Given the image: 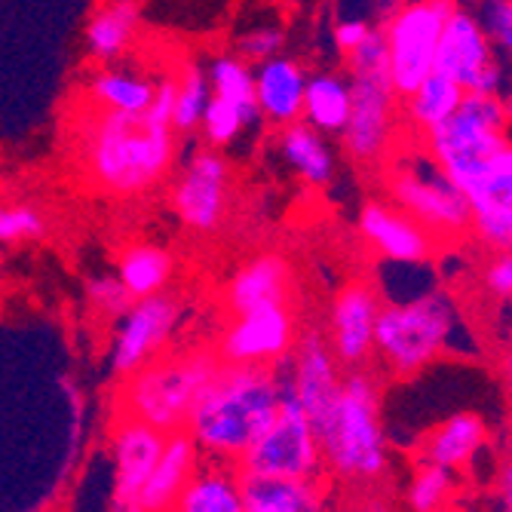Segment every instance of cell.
Instances as JSON below:
<instances>
[{
  "mask_svg": "<svg viewBox=\"0 0 512 512\" xmlns=\"http://www.w3.org/2000/svg\"><path fill=\"white\" fill-rule=\"evenodd\" d=\"M384 301L365 283L344 286L329 310V344L341 368H365L375 359V329Z\"/></svg>",
  "mask_w": 512,
  "mask_h": 512,
  "instance_id": "obj_16",
  "label": "cell"
},
{
  "mask_svg": "<svg viewBox=\"0 0 512 512\" xmlns=\"http://www.w3.org/2000/svg\"><path fill=\"white\" fill-rule=\"evenodd\" d=\"M457 80L467 92H491L503 96L509 89L506 83V65L494 53L488 34L482 31L476 13L454 7L442 28V40L436 50V68Z\"/></svg>",
  "mask_w": 512,
  "mask_h": 512,
  "instance_id": "obj_13",
  "label": "cell"
},
{
  "mask_svg": "<svg viewBox=\"0 0 512 512\" xmlns=\"http://www.w3.org/2000/svg\"><path fill=\"white\" fill-rule=\"evenodd\" d=\"M482 283L494 298L509 301L512 298V252H497L485 270H482Z\"/></svg>",
  "mask_w": 512,
  "mask_h": 512,
  "instance_id": "obj_39",
  "label": "cell"
},
{
  "mask_svg": "<svg viewBox=\"0 0 512 512\" xmlns=\"http://www.w3.org/2000/svg\"><path fill=\"white\" fill-rule=\"evenodd\" d=\"M476 19L488 34L494 53L503 62H512V0H482Z\"/></svg>",
  "mask_w": 512,
  "mask_h": 512,
  "instance_id": "obj_37",
  "label": "cell"
},
{
  "mask_svg": "<svg viewBox=\"0 0 512 512\" xmlns=\"http://www.w3.org/2000/svg\"><path fill=\"white\" fill-rule=\"evenodd\" d=\"M175 80L178 86H175V105H172V129L188 135L200 129L203 111L212 99V83H209V71L200 65H188Z\"/></svg>",
  "mask_w": 512,
  "mask_h": 512,
  "instance_id": "obj_33",
  "label": "cell"
},
{
  "mask_svg": "<svg viewBox=\"0 0 512 512\" xmlns=\"http://www.w3.org/2000/svg\"><path fill=\"white\" fill-rule=\"evenodd\" d=\"M276 154L283 157V163L307 184V188H329L335 181L338 157H335V148L329 145V135H322L304 120L279 126Z\"/></svg>",
  "mask_w": 512,
  "mask_h": 512,
  "instance_id": "obj_24",
  "label": "cell"
},
{
  "mask_svg": "<svg viewBox=\"0 0 512 512\" xmlns=\"http://www.w3.org/2000/svg\"><path fill=\"white\" fill-rule=\"evenodd\" d=\"M243 512H319L325 509V488L319 479L270 476L240 470Z\"/></svg>",
  "mask_w": 512,
  "mask_h": 512,
  "instance_id": "obj_22",
  "label": "cell"
},
{
  "mask_svg": "<svg viewBox=\"0 0 512 512\" xmlns=\"http://www.w3.org/2000/svg\"><path fill=\"white\" fill-rule=\"evenodd\" d=\"M497 506L512 512V457L500 467L497 473Z\"/></svg>",
  "mask_w": 512,
  "mask_h": 512,
  "instance_id": "obj_41",
  "label": "cell"
},
{
  "mask_svg": "<svg viewBox=\"0 0 512 512\" xmlns=\"http://www.w3.org/2000/svg\"><path fill=\"white\" fill-rule=\"evenodd\" d=\"M503 378H506V384H509V390H512V356H509L506 365H503Z\"/></svg>",
  "mask_w": 512,
  "mask_h": 512,
  "instance_id": "obj_43",
  "label": "cell"
},
{
  "mask_svg": "<svg viewBox=\"0 0 512 512\" xmlns=\"http://www.w3.org/2000/svg\"><path fill=\"white\" fill-rule=\"evenodd\" d=\"M218 365V353L209 350L154 356L138 371H132L129 378H123V414L138 417L160 433L184 430L197 396L203 393Z\"/></svg>",
  "mask_w": 512,
  "mask_h": 512,
  "instance_id": "obj_6",
  "label": "cell"
},
{
  "mask_svg": "<svg viewBox=\"0 0 512 512\" xmlns=\"http://www.w3.org/2000/svg\"><path fill=\"white\" fill-rule=\"evenodd\" d=\"M295 347V319L286 304H270L237 313L218 344L221 362L237 365H276Z\"/></svg>",
  "mask_w": 512,
  "mask_h": 512,
  "instance_id": "obj_14",
  "label": "cell"
},
{
  "mask_svg": "<svg viewBox=\"0 0 512 512\" xmlns=\"http://www.w3.org/2000/svg\"><path fill=\"white\" fill-rule=\"evenodd\" d=\"M344 62L353 86V108L347 129L341 132V145L356 163H378L393 148L396 105L402 99L390 77V53L381 25H375Z\"/></svg>",
  "mask_w": 512,
  "mask_h": 512,
  "instance_id": "obj_5",
  "label": "cell"
},
{
  "mask_svg": "<svg viewBox=\"0 0 512 512\" xmlns=\"http://www.w3.org/2000/svg\"><path fill=\"white\" fill-rule=\"evenodd\" d=\"M304 86L307 71L298 59L279 53L255 65V102L261 120L273 126H289L301 120L304 111Z\"/></svg>",
  "mask_w": 512,
  "mask_h": 512,
  "instance_id": "obj_20",
  "label": "cell"
},
{
  "mask_svg": "<svg viewBox=\"0 0 512 512\" xmlns=\"http://www.w3.org/2000/svg\"><path fill=\"white\" fill-rule=\"evenodd\" d=\"M197 467H200V448L188 436V430L166 433V442H163L157 467H154L148 485L142 488V497H138V512H166V509H175L184 485L191 482Z\"/></svg>",
  "mask_w": 512,
  "mask_h": 512,
  "instance_id": "obj_21",
  "label": "cell"
},
{
  "mask_svg": "<svg viewBox=\"0 0 512 512\" xmlns=\"http://www.w3.org/2000/svg\"><path fill=\"white\" fill-rule=\"evenodd\" d=\"M142 25V0H102L83 25V43L89 59L114 65L132 46Z\"/></svg>",
  "mask_w": 512,
  "mask_h": 512,
  "instance_id": "obj_23",
  "label": "cell"
},
{
  "mask_svg": "<svg viewBox=\"0 0 512 512\" xmlns=\"http://www.w3.org/2000/svg\"><path fill=\"white\" fill-rule=\"evenodd\" d=\"M463 316L448 289L436 286L411 301H387L378 313L375 356L396 378L421 375L448 350H457Z\"/></svg>",
  "mask_w": 512,
  "mask_h": 512,
  "instance_id": "obj_4",
  "label": "cell"
},
{
  "mask_svg": "<svg viewBox=\"0 0 512 512\" xmlns=\"http://www.w3.org/2000/svg\"><path fill=\"white\" fill-rule=\"evenodd\" d=\"M485 442H488V424L482 421V414L457 411V414H448L427 436L424 460H433L454 473H463L473 467V460L482 454Z\"/></svg>",
  "mask_w": 512,
  "mask_h": 512,
  "instance_id": "obj_25",
  "label": "cell"
},
{
  "mask_svg": "<svg viewBox=\"0 0 512 512\" xmlns=\"http://www.w3.org/2000/svg\"><path fill=\"white\" fill-rule=\"evenodd\" d=\"M350 108H353L350 74H341V71L307 74L304 111H301L304 123H310L313 129H319L329 138H341V132L347 129V120H350Z\"/></svg>",
  "mask_w": 512,
  "mask_h": 512,
  "instance_id": "obj_26",
  "label": "cell"
},
{
  "mask_svg": "<svg viewBox=\"0 0 512 512\" xmlns=\"http://www.w3.org/2000/svg\"><path fill=\"white\" fill-rule=\"evenodd\" d=\"M283 399L273 365L221 362L188 414V436L200 454L221 463H240L255 439L270 427Z\"/></svg>",
  "mask_w": 512,
  "mask_h": 512,
  "instance_id": "obj_2",
  "label": "cell"
},
{
  "mask_svg": "<svg viewBox=\"0 0 512 512\" xmlns=\"http://www.w3.org/2000/svg\"><path fill=\"white\" fill-rule=\"evenodd\" d=\"M503 105H506V114H509V123H512V86L503 92Z\"/></svg>",
  "mask_w": 512,
  "mask_h": 512,
  "instance_id": "obj_42",
  "label": "cell"
},
{
  "mask_svg": "<svg viewBox=\"0 0 512 512\" xmlns=\"http://www.w3.org/2000/svg\"><path fill=\"white\" fill-rule=\"evenodd\" d=\"M322 470L347 488L371 491L390 473V445L381 417V387L365 368H350L329 411L313 424Z\"/></svg>",
  "mask_w": 512,
  "mask_h": 512,
  "instance_id": "obj_3",
  "label": "cell"
},
{
  "mask_svg": "<svg viewBox=\"0 0 512 512\" xmlns=\"http://www.w3.org/2000/svg\"><path fill=\"white\" fill-rule=\"evenodd\" d=\"M289 292H292L289 261L276 252H264L237 267V273L227 283L224 301L227 310L237 316L270 304H289Z\"/></svg>",
  "mask_w": 512,
  "mask_h": 512,
  "instance_id": "obj_19",
  "label": "cell"
},
{
  "mask_svg": "<svg viewBox=\"0 0 512 512\" xmlns=\"http://www.w3.org/2000/svg\"><path fill=\"white\" fill-rule=\"evenodd\" d=\"M387 188L393 206L421 221L436 240H460L473 234V209L430 151H405L390 163Z\"/></svg>",
  "mask_w": 512,
  "mask_h": 512,
  "instance_id": "obj_8",
  "label": "cell"
},
{
  "mask_svg": "<svg viewBox=\"0 0 512 512\" xmlns=\"http://www.w3.org/2000/svg\"><path fill=\"white\" fill-rule=\"evenodd\" d=\"M457 488H460V473L442 467V463L421 460V467L408 479L405 506L414 512H439L451 506V500L457 497Z\"/></svg>",
  "mask_w": 512,
  "mask_h": 512,
  "instance_id": "obj_31",
  "label": "cell"
},
{
  "mask_svg": "<svg viewBox=\"0 0 512 512\" xmlns=\"http://www.w3.org/2000/svg\"><path fill=\"white\" fill-rule=\"evenodd\" d=\"M234 169L218 148L191 154L172 184V209L178 221L197 237H212L230 215Z\"/></svg>",
  "mask_w": 512,
  "mask_h": 512,
  "instance_id": "obj_11",
  "label": "cell"
},
{
  "mask_svg": "<svg viewBox=\"0 0 512 512\" xmlns=\"http://www.w3.org/2000/svg\"><path fill=\"white\" fill-rule=\"evenodd\" d=\"M209 83H212V96L227 99V102L240 105L243 111L261 117L258 114V102H255V68L246 59H240L237 53L212 59Z\"/></svg>",
  "mask_w": 512,
  "mask_h": 512,
  "instance_id": "obj_32",
  "label": "cell"
},
{
  "mask_svg": "<svg viewBox=\"0 0 512 512\" xmlns=\"http://www.w3.org/2000/svg\"><path fill=\"white\" fill-rule=\"evenodd\" d=\"M178 512H243V491L240 473L224 467L221 460H212V467H197L191 482L184 485Z\"/></svg>",
  "mask_w": 512,
  "mask_h": 512,
  "instance_id": "obj_28",
  "label": "cell"
},
{
  "mask_svg": "<svg viewBox=\"0 0 512 512\" xmlns=\"http://www.w3.org/2000/svg\"><path fill=\"white\" fill-rule=\"evenodd\" d=\"M184 316V307L175 295L157 292L148 298H135L114 322V338L108 365L111 375L129 378L145 362L163 353V347L172 341Z\"/></svg>",
  "mask_w": 512,
  "mask_h": 512,
  "instance_id": "obj_12",
  "label": "cell"
},
{
  "mask_svg": "<svg viewBox=\"0 0 512 512\" xmlns=\"http://www.w3.org/2000/svg\"><path fill=\"white\" fill-rule=\"evenodd\" d=\"M120 283L129 289L132 298H148L157 292H166L169 279L175 276V255L160 243H129L117 255Z\"/></svg>",
  "mask_w": 512,
  "mask_h": 512,
  "instance_id": "obj_27",
  "label": "cell"
},
{
  "mask_svg": "<svg viewBox=\"0 0 512 512\" xmlns=\"http://www.w3.org/2000/svg\"><path fill=\"white\" fill-rule=\"evenodd\" d=\"M463 96H467V89H463L457 80H451L442 71H430L405 96V117L417 135H424L433 126L445 123L457 111Z\"/></svg>",
  "mask_w": 512,
  "mask_h": 512,
  "instance_id": "obj_30",
  "label": "cell"
},
{
  "mask_svg": "<svg viewBox=\"0 0 512 512\" xmlns=\"http://www.w3.org/2000/svg\"><path fill=\"white\" fill-rule=\"evenodd\" d=\"M286 46V31L279 22H255L249 25L240 37H237V56L246 59L249 65H258V62H267L273 56L283 53Z\"/></svg>",
  "mask_w": 512,
  "mask_h": 512,
  "instance_id": "obj_36",
  "label": "cell"
},
{
  "mask_svg": "<svg viewBox=\"0 0 512 512\" xmlns=\"http://www.w3.org/2000/svg\"><path fill=\"white\" fill-rule=\"evenodd\" d=\"M178 154L175 129L157 117L96 108L77 126V160L102 194L138 197L166 178Z\"/></svg>",
  "mask_w": 512,
  "mask_h": 512,
  "instance_id": "obj_1",
  "label": "cell"
},
{
  "mask_svg": "<svg viewBox=\"0 0 512 512\" xmlns=\"http://www.w3.org/2000/svg\"><path fill=\"white\" fill-rule=\"evenodd\" d=\"M86 301H89V307L96 310V313H102L108 319H117L135 298L120 283L117 273H99V276L86 279Z\"/></svg>",
  "mask_w": 512,
  "mask_h": 512,
  "instance_id": "obj_38",
  "label": "cell"
},
{
  "mask_svg": "<svg viewBox=\"0 0 512 512\" xmlns=\"http://www.w3.org/2000/svg\"><path fill=\"white\" fill-rule=\"evenodd\" d=\"M289 365V384L298 399V405L307 411V417L316 424L329 411L332 399L341 390V362L329 344V338L316 329H307L301 338H295V356Z\"/></svg>",
  "mask_w": 512,
  "mask_h": 512,
  "instance_id": "obj_17",
  "label": "cell"
},
{
  "mask_svg": "<svg viewBox=\"0 0 512 512\" xmlns=\"http://www.w3.org/2000/svg\"><path fill=\"white\" fill-rule=\"evenodd\" d=\"M276 368V365H273ZM279 375V371H276ZM283 399L270 427L255 439V445L237 463L246 473H270V476H298V479H319L322 476V454L313 421L298 405L289 375H279Z\"/></svg>",
  "mask_w": 512,
  "mask_h": 512,
  "instance_id": "obj_9",
  "label": "cell"
},
{
  "mask_svg": "<svg viewBox=\"0 0 512 512\" xmlns=\"http://www.w3.org/2000/svg\"><path fill=\"white\" fill-rule=\"evenodd\" d=\"M509 114L503 105V96L491 92H467L457 111L424 132V148L430 157L445 169V175L457 184L470 181L506 142Z\"/></svg>",
  "mask_w": 512,
  "mask_h": 512,
  "instance_id": "obj_7",
  "label": "cell"
},
{
  "mask_svg": "<svg viewBox=\"0 0 512 512\" xmlns=\"http://www.w3.org/2000/svg\"><path fill=\"white\" fill-rule=\"evenodd\" d=\"M163 442L166 433L123 414L111 436V506L117 512H138V497L157 467Z\"/></svg>",
  "mask_w": 512,
  "mask_h": 512,
  "instance_id": "obj_15",
  "label": "cell"
},
{
  "mask_svg": "<svg viewBox=\"0 0 512 512\" xmlns=\"http://www.w3.org/2000/svg\"><path fill=\"white\" fill-rule=\"evenodd\" d=\"M50 234V221L31 203H0V246L40 243Z\"/></svg>",
  "mask_w": 512,
  "mask_h": 512,
  "instance_id": "obj_35",
  "label": "cell"
},
{
  "mask_svg": "<svg viewBox=\"0 0 512 512\" xmlns=\"http://www.w3.org/2000/svg\"><path fill=\"white\" fill-rule=\"evenodd\" d=\"M371 31H375V25H371L368 19H362V16H341V19L335 22V28H332L335 50H338L341 56L353 53L356 46H359Z\"/></svg>",
  "mask_w": 512,
  "mask_h": 512,
  "instance_id": "obj_40",
  "label": "cell"
},
{
  "mask_svg": "<svg viewBox=\"0 0 512 512\" xmlns=\"http://www.w3.org/2000/svg\"><path fill=\"white\" fill-rule=\"evenodd\" d=\"M258 120H261V117L243 111L240 105L212 96L209 105H206V111H203V120H200V135L206 138V145H209V148L224 151L227 145H234L237 138H240L249 126H255Z\"/></svg>",
  "mask_w": 512,
  "mask_h": 512,
  "instance_id": "obj_34",
  "label": "cell"
},
{
  "mask_svg": "<svg viewBox=\"0 0 512 512\" xmlns=\"http://www.w3.org/2000/svg\"><path fill=\"white\" fill-rule=\"evenodd\" d=\"M356 227L362 240L375 246L384 261L421 264V261H430L436 252V237L399 206L365 203Z\"/></svg>",
  "mask_w": 512,
  "mask_h": 512,
  "instance_id": "obj_18",
  "label": "cell"
},
{
  "mask_svg": "<svg viewBox=\"0 0 512 512\" xmlns=\"http://www.w3.org/2000/svg\"><path fill=\"white\" fill-rule=\"evenodd\" d=\"M454 7V0H408L384 19L390 77L402 99L436 68L442 28Z\"/></svg>",
  "mask_w": 512,
  "mask_h": 512,
  "instance_id": "obj_10",
  "label": "cell"
},
{
  "mask_svg": "<svg viewBox=\"0 0 512 512\" xmlns=\"http://www.w3.org/2000/svg\"><path fill=\"white\" fill-rule=\"evenodd\" d=\"M154 86L157 80L129 71V68H102L89 77L86 89L96 108L120 111V114H145L154 102Z\"/></svg>",
  "mask_w": 512,
  "mask_h": 512,
  "instance_id": "obj_29",
  "label": "cell"
}]
</instances>
